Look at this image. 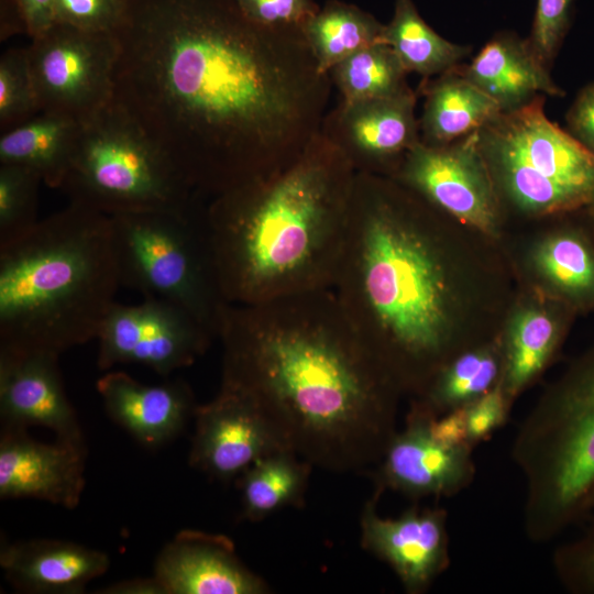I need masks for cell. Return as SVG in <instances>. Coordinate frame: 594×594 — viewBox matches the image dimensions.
Returning <instances> with one entry per match:
<instances>
[{"label": "cell", "instance_id": "obj_5", "mask_svg": "<svg viewBox=\"0 0 594 594\" xmlns=\"http://www.w3.org/2000/svg\"><path fill=\"white\" fill-rule=\"evenodd\" d=\"M120 287L110 217L69 202L0 246V350L96 340Z\"/></svg>", "mask_w": 594, "mask_h": 594}, {"label": "cell", "instance_id": "obj_15", "mask_svg": "<svg viewBox=\"0 0 594 594\" xmlns=\"http://www.w3.org/2000/svg\"><path fill=\"white\" fill-rule=\"evenodd\" d=\"M380 497L365 503L361 544L391 566L409 594L427 592L450 563L448 512L440 506H413L396 518L377 513Z\"/></svg>", "mask_w": 594, "mask_h": 594}, {"label": "cell", "instance_id": "obj_39", "mask_svg": "<svg viewBox=\"0 0 594 594\" xmlns=\"http://www.w3.org/2000/svg\"><path fill=\"white\" fill-rule=\"evenodd\" d=\"M566 122L568 132L594 155V82L579 94L568 112Z\"/></svg>", "mask_w": 594, "mask_h": 594}, {"label": "cell", "instance_id": "obj_42", "mask_svg": "<svg viewBox=\"0 0 594 594\" xmlns=\"http://www.w3.org/2000/svg\"><path fill=\"white\" fill-rule=\"evenodd\" d=\"M97 593L100 594H165L164 588L152 575L116 582Z\"/></svg>", "mask_w": 594, "mask_h": 594}, {"label": "cell", "instance_id": "obj_26", "mask_svg": "<svg viewBox=\"0 0 594 594\" xmlns=\"http://www.w3.org/2000/svg\"><path fill=\"white\" fill-rule=\"evenodd\" d=\"M563 332L562 322L539 308H524L514 317L503 340L504 371L501 382L512 405L553 360Z\"/></svg>", "mask_w": 594, "mask_h": 594}, {"label": "cell", "instance_id": "obj_38", "mask_svg": "<svg viewBox=\"0 0 594 594\" xmlns=\"http://www.w3.org/2000/svg\"><path fill=\"white\" fill-rule=\"evenodd\" d=\"M512 404L501 384L465 406L468 438L472 447L486 441L508 420Z\"/></svg>", "mask_w": 594, "mask_h": 594}, {"label": "cell", "instance_id": "obj_24", "mask_svg": "<svg viewBox=\"0 0 594 594\" xmlns=\"http://www.w3.org/2000/svg\"><path fill=\"white\" fill-rule=\"evenodd\" d=\"M425 95L419 131L420 141L427 145L452 143L479 131L502 113L499 107L457 67L430 82Z\"/></svg>", "mask_w": 594, "mask_h": 594}, {"label": "cell", "instance_id": "obj_3", "mask_svg": "<svg viewBox=\"0 0 594 594\" xmlns=\"http://www.w3.org/2000/svg\"><path fill=\"white\" fill-rule=\"evenodd\" d=\"M437 209L387 176L355 175L331 289L402 396H420L470 344L454 326V265Z\"/></svg>", "mask_w": 594, "mask_h": 594}, {"label": "cell", "instance_id": "obj_33", "mask_svg": "<svg viewBox=\"0 0 594 594\" xmlns=\"http://www.w3.org/2000/svg\"><path fill=\"white\" fill-rule=\"evenodd\" d=\"M37 113L28 50L9 48L0 58V130H11Z\"/></svg>", "mask_w": 594, "mask_h": 594}, {"label": "cell", "instance_id": "obj_44", "mask_svg": "<svg viewBox=\"0 0 594 594\" xmlns=\"http://www.w3.org/2000/svg\"><path fill=\"white\" fill-rule=\"evenodd\" d=\"M590 208L592 209V215H593V219H594V202L590 206Z\"/></svg>", "mask_w": 594, "mask_h": 594}, {"label": "cell", "instance_id": "obj_27", "mask_svg": "<svg viewBox=\"0 0 594 594\" xmlns=\"http://www.w3.org/2000/svg\"><path fill=\"white\" fill-rule=\"evenodd\" d=\"M536 270L570 309H594V242L581 228L547 237L535 251Z\"/></svg>", "mask_w": 594, "mask_h": 594}, {"label": "cell", "instance_id": "obj_30", "mask_svg": "<svg viewBox=\"0 0 594 594\" xmlns=\"http://www.w3.org/2000/svg\"><path fill=\"white\" fill-rule=\"evenodd\" d=\"M384 24L354 4L328 0L304 29L320 72L329 74L358 51L381 42Z\"/></svg>", "mask_w": 594, "mask_h": 594}, {"label": "cell", "instance_id": "obj_14", "mask_svg": "<svg viewBox=\"0 0 594 594\" xmlns=\"http://www.w3.org/2000/svg\"><path fill=\"white\" fill-rule=\"evenodd\" d=\"M428 420V415L409 408L405 427L395 432L370 473L376 496L388 490L414 501L452 497L473 483L474 448L440 443L430 435Z\"/></svg>", "mask_w": 594, "mask_h": 594}, {"label": "cell", "instance_id": "obj_43", "mask_svg": "<svg viewBox=\"0 0 594 594\" xmlns=\"http://www.w3.org/2000/svg\"><path fill=\"white\" fill-rule=\"evenodd\" d=\"M590 510H591V513L594 510V494H593V497L591 499Z\"/></svg>", "mask_w": 594, "mask_h": 594}, {"label": "cell", "instance_id": "obj_19", "mask_svg": "<svg viewBox=\"0 0 594 594\" xmlns=\"http://www.w3.org/2000/svg\"><path fill=\"white\" fill-rule=\"evenodd\" d=\"M153 576L165 594H263L268 585L223 535L185 529L158 552Z\"/></svg>", "mask_w": 594, "mask_h": 594}, {"label": "cell", "instance_id": "obj_9", "mask_svg": "<svg viewBox=\"0 0 594 594\" xmlns=\"http://www.w3.org/2000/svg\"><path fill=\"white\" fill-rule=\"evenodd\" d=\"M544 96L479 130L491 177L519 209L552 213L594 202V155L546 116Z\"/></svg>", "mask_w": 594, "mask_h": 594}, {"label": "cell", "instance_id": "obj_31", "mask_svg": "<svg viewBox=\"0 0 594 594\" xmlns=\"http://www.w3.org/2000/svg\"><path fill=\"white\" fill-rule=\"evenodd\" d=\"M407 74L394 51L382 42L358 51L329 73L344 103L389 97L408 90Z\"/></svg>", "mask_w": 594, "mask_h": 594}, {"label": "cell", "instance_id": "obj_18", "mask_svg": "<svg viewBox=\"0 0 594 594\" xmlns=\"http://www.w3.org/2000/svg\"><path fill=\"white\" fill-rule=\"evenodd\" d=\"M59 355L0 350L1 428L45 427L57 440L85 442L64 388Z\"/></svg>", "mask_w": 594, "mask_h": 594}, {"label": "cell", "instance_id": "obj_36", "mask_svg": "<svg viewBox=\"0 0 594 594\" xmlns=\"http://www.w3.org/2000/svg\"><path fill=\"white\" fill-rule=\"evenodd\" d=\"M573 0H537L531 35L528 42L549 67L570 24Z\"/></svg>", "mask_w": 594, "mask_h": 594}, {"label": "cell", "instance_id": "obj_1", "mask_svg": "<svg viewBox=\"0 0 594 594\" xmlns=\"http://www.w3.org/2000/svg\"><path fill=\"white\" fill-rule=\"evenodd\" d=\"M113 102L209 200L292 165L321 131L331 78L301 31L235 0H127Z\"/></svg>", "mask_w": 594, "mask_h": 594}, {"label": "cell", "instance_id": "obj_17", "mask_svg": "<svg viewBox=\"0 0 594 594\" xmlns=\"http://www.w3.org/2000/svg\"><path fill=\"white\" fill-rule=\"evenodd\" d=\"M26 430L1 428L0 498H35L76 508L86 484V443H44Z\"/></svg>", "mask_w": 594, "mask_h": 594}, {"label": "cell", "instance_id": "obj_13", "mask_svg": "<svg viewBox=\"0 0 594 594\" xmlns=\"http://www.w3.org/2000/svg\"><path fill=\"white\" fill-rule=\"evenodd\" d=\"M194 419L189 464L221 482L238 480L261 458L288 450L255 402L224 383L210 402L197 405Z\"/></svg>", "mask_w": 594, "mask_h": 594}, {"label": "cell", "instance_id": "obj_20", "mask_svg": "<svg viewBox=\"0 0 594 594\" xmlns=\"http://www.w3.org/2000/svg\"><path fill=\"white\" fill-rule=\"evenodd\" d=\"M96 388L108 416L148 449L178 437L197 407L190 386L182 380L151 385L109 370Z\"/></svg>", "mask_w": 594, "mask_h": 594}, {"label": "cell", "instance_id": "obj_37", "mask_svg": "<svg viewBox=\"0 0 594 594\" xmlns=\"http://www.w3.org/2000/svg\"><path fill=\"white\" fill-rule=\"evenodd\" d=\"M125 0H56L55 22L92 32H110L120 25Z\"/></svg>", "mask_w": 594, "mask_h": 594}, {"label": "cell", "instance_id": "obj_25", "mask_svg": "<svg viewBox=\"0 0 594 594\" xmlns=\"http://www.w3.org/2000/svg\"><path fill=\"white\" fill-rule=\"evenodd\" d=\"M503 371V341L477 342L451 358L410 407L430 417L464 407L499 385Z\"/></svg>", "mask_w": 594, "mask_h": 594}, {"label": "cell", "instance_id": "obj_40", "mask_svg": "<svg viewBox=\"0 0 594 594\" xmlns=\"http://www.w3.org/2000/svg\"><path fill=\"white\" fill-rule=\"evenodd\" d=\"M428 428L432 438L442 444L449 447L471 446L468 438L465 406L437 417L429 416Z\"/></svg>", "mask_w": 594, "mask_h": 594}, {"label": "cell", "instance_id": "obj_10", "mask_svg": "<svg viewBox=\"0 0 594 594\" xmlns=\"http://www.w3.org/2000/svg\"><path fill=\"white\" fill-rule=\"evenodd\" d=\"M26 50L40 112L85 124L113 102L114 33L55 22Z\"/></svg>", "mask_w": 594, "mask_h": 594}, {"label": "cell", "instance_id": "obj_41", "mask_svg": "<svg viewBox=\"0 0 594 594\" xmlns=\"http://www.w3.org/2000/svg\"><path fill=\"white\" fill-rule=\"evenodd\" d=\"M31 38L55 23L56 0H13Z\"/></svg>", "mask_w": 594, "mask_h": 594}, {"label": "cell", "instance_id": "obj_7", "mask_svg": "<svg viewBox=\"0 0 594 594\" xmlns=\"http://www.w3.org/2000/svg\"><path fill=\"white\" fill-rule=\"evenodd\" d=\"M207 201L188 210L109 217L121 287L182 307L218 339L230 304L216 271Z\"/></svg>", "mask_w": 594, "mask_h": 594}, {"label": "cell", "instance_id": "obj_16", "mask_svg": "<svg viewBox=\"0 0 594 594\" xmlns=\"http://www.w3.org/2000/svg\"><path fill=\"white\" fill-rule=\"evenodd\" d=\"M411 89L389 97L339 105L321 131L358 173L392 177L406 153L420 141Z\"/></svg>", "mask_w": 594, "mask_h": 594}, {"label": "cell", "instance_id": "obj_8", "mask_svg": "<svg viewBox=\"0 0 594 594\" xmlns=\"http://www.w3.org/2000/svg\"><path fill=\"white\" fill-rule=\"evenodd\" d=\"M61 189L69 202L107 216L188 210L207 200L114 102L81 124Z\"/></svg>", "mask_w": 594, "mask_h": 594}, {"label": "cell", "instance_id": "obj_4", "mask_svg": "<svg viewBox=\"0 0 594 594\" xmlns=\"http://www.w3.org/2000/svg\"><path fill=\"white\" fill-rule=\"evenodd\" d=\"M356 170L320 131L282 172L207 201L221 292L231 305L331 288Z\"/></svg>", "mask_w": 594, "mask_h": 594}, {"label": "cell", "instance_id": "obj_21", "mask_svg": "<svg viewBox=\"0 0 594 594\" xmlns=\"http://www.w3.org/2000/svg\"><path fill=\"white\" fill-rule=\"evenodd\" d=\"M0 566L8 582L32 594H79L103 575L109 556L76 542L57 539L2 541Z\"/></svg>", "mask_w": 594, "mask_h": 594}, {"label": "cell", "instance_id": "obj_45", "mask_svg": "<svg viewBox=\"0 0 594 594\" xmlns=\"http://www.w3.org/2000/svg\"><path fill=\"white\" fill-rule=\"evenodd\" d=\"M127 1V0H125Z\"/></svg>", "mask_w": 594, "mask_h": 594}, {"label": "cell", "instance_id": "obj_11", "mask_svg": "<svg viewBox=\"0 0 594 594\" xmlns=\"http://www.w3.org/2000/svg\"><path fill=\"white\" fill-rule=\"evenodd\" d=\"M216 339L182 307L152 296L136 304L116 301L99 333L97 366L139 364L162 376L190 366Z\"/></svg>", "mask_w": 594, "mask_h": 594}, {"label": "cell", "instance_id": "obj_29", "mask_svg": "<svg viewBox=\"0 0 594 594\" xmlns=\"http://www.w3.org/2000/svg\"><path fill=\"white\" fill-rule=\"evenodd\" d=\"M382 43L388 45L407 73L441 75L458 66L469 48L449 42L431 29L413 0H394V14L384 24Z\"/></svg>", "mask_w": 594, "mask_h": 594}, {"label": "cell", "instance_id": "obj_6", "mask_svg": "<svg viewBox=\"0 0 594 594\" xmlns=\"http://www.w3.org/2000/svg\"><path fill=\"white\" fill-rule=\"evenodd\" d=\"M512 459L526 485L524 530L544 543L586 518L594 494V345L521 422Z\"/></svg>", "mask_w": 594, "mask_h": 594}, {"label": "cell", "instance_id": "obj_22", "mask_svg": "<svg viewBox=\"0 0 594 594\" xmlns=\"http://www.w3.org/2000/svg\"><path fill=\"white\" fill-rule=\"evenodd\" d=\"M457 68L502 112L518 109L540 96L560 94L549 76L548 67L536 55L528 40L509 33L493 37L470 64Z\"/></svg>", "mask_w": 594, "mask_h": 594}, {"label": "cell", "instance_id": "obj_12", "mask_svg": "<svg viewBox=\"0 0 594 594\" xmlns=\"http://www.w3.org/2000/svg\"><path fill=\"white\" fill-rule=\"evenodd\" d=\"M392 178L470 227L486 233L496 227V188L480 150L479 131L444 145L419 141Z\"/></svg>", "mask_w": 594, "mask_h": 594}, {"label": "cell", "instance_id": "obj_32", "mask_svg": "<svg viewBox=\"0 0 594 594\" xmlns=\"http://www.w3.org/2000/svg\"><path fill=\"white\" fill-rule=\"evenodd\" d=\"M41 184V177L26 167L0 164V246L24 235L40 221Z\"/></svg>", "mask_w": 594, "mask_h": 594}, {"label": "cell", "instance_id": "obj_23", "mask_svg": "<svg viewBox=\"0 0 594 594\" xmlns=\"http://www.w3.org/2000/svg\"><path fill=\"white\" fill-rule=\"evenodd\" d=\"M81 124L52 112H40L26 122L2 132L0 164L26 167L43 184L62 188L69 170Z\"/></svg>", "mask_w": 594, "mask_h": 594}, {"label": "cell", "instance_id": "obj_34", "mask_svg": "<svg viewBox=\"0 0 594 594\" xmlns=\"http://www.w3.org/2000/svg\"><path fill=\"white\" fill-rule=\"evenodd\" d=\"M552 566L569 593L594 594V520L579 537L556 548Z\"/></svg>", "mask_w": 594, "mask_h": 594}, {"label": "cell", "instance_id": "obj_2", "mask_svg": "<svg viewBox=\"0 0 594 594\" xmlns=\"http://www.w3.org/2000/svg\"><path fill=\"white\" fill-rule=\"evenodd\" d=\"M221 383L260 407L312 466L367 472L397 431L398 389L354 333L331 288L229 305Z\"/></svg>", "mask_w": 594, "mask_h": 594}, {"label": "cell", "instance_id": "obj_35", "mask_svg": "<svg viewBox=\"0 0 594 594\" xmlns=\"http://www.w3.org/2000/svg\"><path fill=\"white\" fill-rule=\"evenodd\" d=\"M254 23L273 30L301 31L319 11L315 0H235Z\"/></svg>", "mask_w": 594, "mask_h": 594}, {"label": "cell", "instance_id": "obj_28", "mask_svg": "<svg viewBox=\"0 0 594 594\" xmlns=\"http://www.w3.org/2000/svg\"><path fill=\"white\" fill-rule=\"evenodd\" d=\"M311 464L289 450L267 454L239 479L242 517L261 521L288 506H300Z\"/></svg>", "mask_w": 594, "mask_h": 594}]
</instances>
